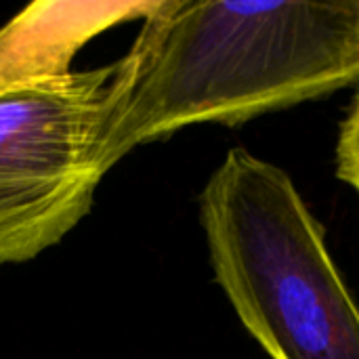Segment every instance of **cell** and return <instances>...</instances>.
<instances>
[{
    "label": "cell",
    "mask_w": 359,
    "mask_h": 359,
    "mask_svg": "<svg viewBox=\"0 0 359 359\" xmlns=\"http://www.w3.org/2000/svg\"><path fill=\"white\" fill-rule=\"evenodd\" d=\"M116 63L103 175L185 126H233L359 84V0H158Z\"/></svg>",
    "instance_id": "1"
},
{
    "label": "cell",
    "mask_w": 359,
    "mask_h": 359,
    "mask_svg": "<svg viewBox=\"0 0 359 359\" xmlns=\"http://www.w3.org/2000/svg\"><path fill=\"white\" fill-rule=\"evenodd\" d=\"M215 280L271 359H359V307L280 166L229 149L200 194Z\"/></svg>",
    "instance_id": "2"
},
{
    "label": "cell",
    "mask_w": 359,
    "mask_h": 359,
    "mask_svg": "<svg viewBox=\"0 0 359 359\" xmlns=\"http://www.w3.org/2000/svg\"><path fill=\"white\" fill-rule=\"evenodd\" d=\"M118 63L0 93V265L59 244L103 181L97 139Z\"/></svg>",
    "instance_id": "3"
},
{
    "label": "cell",
    "mask_w": 359,
    "mask_h": 359,
    "mask_svg": "<svg viewBox=\"0 0 359 359\" xmlns=\"http://www.w3.org/2000/svg\"><path fill=\"white\" fill-rule=\"evenodd\" d=\"M151 2H36L0 29V93L72 72L80 46L122 21L145 19Z\"/></svg>",
    "instance_id": "4"
},
{
    "label": "cell",
    "mask_w": 359,
    "mask_h": 359,
    "mask_svg": "<svg viewBox=\"0 0 359 359\" xmlns=\"http://www.w3.org/2000/svg\"><path fill=\"white\" fill-rule=\"evenodd\" d=\"M337 177L359 196V90L339 128Z\"/></svg>",
    "instance_id": "5"
}]
</instances>
